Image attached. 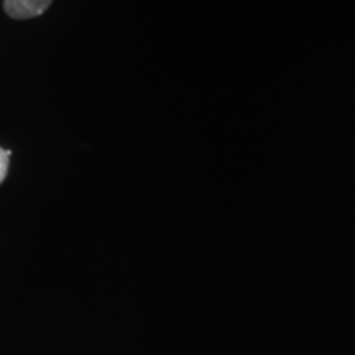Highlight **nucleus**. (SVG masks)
Masks as SVG:
<instances>
[{"label": "nucleus", "mask_w": 355, "mask_h": 355, "mask_svg": "<svg viewBox=\"0 0 355 355\" xmlns=\"http://www.w3.org/2000/svg\"><path fill=\"white\" fill-rule=\"evenodd\" d=\"M51 2L53 0H3V8L12 19L26 20L46 12Z\"/></svg>", "instance_id": "f257e3e1"}, {"label": "nucleus", "mask_w": 355, "mask_h": 355, "mask_svg": "<svg viewBox=\"0 0 355 355\" xmlns=\"http://www.w3.org/2000/svg\"><path fill=\"white\" fill-rule=\"evenodd\" d=\"M12 152L10 150H2L0 148V184L6 180L7 171H8V158H10Z\"/></svg>", "instance_id": "f03ea898"}]
</instances>
